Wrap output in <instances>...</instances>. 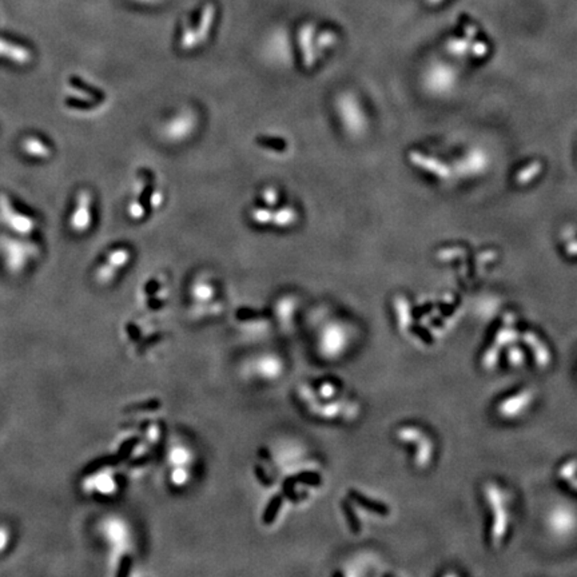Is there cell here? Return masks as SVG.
<instances>
[{"label":"cell","instance_id":"obj_1","mask_svg":"<svg viewBox=\"0 0 577 577\" xmlns=\"http://www.w3.org/2000/svg\"><path fill=\"white\" fill-rule=\"evenodd\" d=\"M0 212L7 221V224L19 234H30L35 228V222L31 218L14 210L13 205L10 203V199L6 194H0Z\"/></svg>","mask_w":577,"mask_h":577},{"label":"cell","instance_id":"obj_2","mask_svg":"<svg viewBox=\"0 0 577 577\" xmlns=\"http://www.w3.org/2000/svg\"><path fill=\"white\" fill-rule=\"evenodd\" d=\"M92 194L86 190L80 191V194L78 196V203H76V209L70 225L71 228L76 231V233H85L86 230H89L90 225H92Z\"/></svg>","mask_w":577,"mask_h":577},{"label":"cell","instance_id":"obj_3","mask_svg":"<svg viewBox=\"0 0 577 577\" xmlns=\"http://www.w3.org/2000/svg\"><path fill=\"white\" fill-rule=\"evenodd\" d=\"M577 517L575 511H572L569 506H559L555 508L550 512L549 516V525L552 531L560 536H565L572 533L576 529Z\"/></svg>","mask_w":577,"mask_h":577},{"label":"cell","instance_id":"obj_4","mask_svg":"<svg viewBox=\"0 0 577 577\" xmlns=\"http://www.w3.org/2000/svg\"><path fill=\"white\" fill-rule=\"evenodd\" d=\"M313 35H314V29L313 26H305L301 34H300V42H301V48H302V59H304V66L309 70L314 66V63L317 61V54L314 50V43H313Z\"/></svg>","mask_w":577,"mask_h":577},{"label":"cell","instance_id":"obj_5","mask_svg":"<svg viewBox=\"0 0 577 577\" xmlns=\"http://www.w3.org/2000/svg\"><path fill=\"white\" fill-rule=\"evenodd\" d=\"M0 57L7 58L19 64H26L31 61L30 51L27 48L8 45L4 41H0Z\"/></svg>","mask_w":577,"mask_h":577},{"label":"cell","instance_id":"obj_6","mask_svg":"<svg viewBox=\"0 0 577 577\" xmlns=\"http://www.w3.org/2000/svg\"><path fill=\"white\" fill-rule=\"evenodd\" d=\"M23 152L35 158H48L51 155V149L39 138H26L22 143Z\"/></svg>","mask_w":577,"mask_h":577},{"label":"cell","instance_id":"obj_7","mask_svg":"<svg viewBox=\"0 0 577 577\" xmlns=\"http://www.w3.org/2000/svg\"><path fill=\"white\" fill-rule=\"evenodd\" d=\"M297 221H298V213L293 207L286 206V207L279 209L278 212H274L272 224L278 228H288L294 225Z\"/></svg>","mask_w":577,"mask_h":577},{"label":"cell","instance_id":"obj_8","mask_svg":"<svg viewBox=\"0 0 577 577\" xmlns=\"http://www.w3.org/2000/svg\"><path fill=\"white\" fill-rule=\"evenodd\" d=\"M130 261V251L124 247L115 249L107 256V265L112 266L114 269H119Z\"/></svg>","mask_w":577,"mask_h":577},{"label":"cell","instance_id":"obj_9","mask_svg":"<svg viewBox=\"0 0 577 577\" xmlns=\"http://www.w3.org/2000/svg\"><path fill=\"white\" fill-rule=\"evenodd\" d=\"M282 502H284L282 496H274L270 502L268 504L265 512H263V516H262L263 524L270 525L273 523L275 517L278 515V512H279V509H281V506H282Z\"/></svg>","mask_w":577,"mask_h":577},{"label":"cell","instance_id":"obj_10","mask_svg":"<svg viewBox=\"0 0 577 577\" xmlns=\"http://www.w3.org/2000/svg\"><path fill=\"white\" fill-rule=\"evenodd\" d=\"M273 213L274 212L270 207L262 206V207H254V209L251 210V213H250V217H251V219H253L254 224L263 226V225H268V224L272 222Z\"/></svg>","mask_w":577,"mask_h":577},{"label":"cell","instance_id":"obj_11","mask_svg":"<svg viewBox=\"0 0 577 577\" xmlns=\"http://www.w3.org/2000/svg\"><path fill=\"white\" fill-rule=\"evenodd\" d=\"M295 483L305 484V485L319 486L322 484V479L319 473L316 472H302L297 476H294Z\"/></svg>","mask_w":577,"mask_h":577},{"label":"cell","instance_id":"obj_12","mask_svg":"<svg viewBox=\"0 0 577 577\" xmlns=\"http://www.w3.org/2000/svg\"><path fill=\"white\" fill-rule=\"evenodd\" d=\"M258 143L263 147L273 149L275 152H284L286 149V142L282 140L281 138H259Z\"/></svg>","mask_w":577,"mask_h":577},{"label":"cell","instance_id":"obj_13","mask_svg":"<svg viewBox=\"0 0 577 577\" xmlns=\"http://www.w3.org/2000/svg\"><path fill=\"white\" fill-rule=\"evenodd\" d=\"M265 316H268V313H263V312H258V310H254V309H247V307H241V309H238L237 310V313H235V319H238V321H253V319H262V317H265Z\"/></svg>","mask_w":577,"mask_h":577},{"label":"cell","instance_id":"obj_14","mask_svg":"<svg viewBox=\"0 0 577 577\" xmlns=\"http://www.w3.org/2000/svg\"><path fill=\"white\" fill-rule=\"evenodd\" d=\"M278 200H279V194H278V191L274 189V187H268V189H265L263 190V193H262V202H263V205L266 206V207H273L275 206L277 203H278Z\"/></svg>","mask_w":577,"mask_h":577},{"label":"cell","instance_id":"obj_15","mask_svg":"<svg viewBox=\"0 0 577 577\" xmlns=\"http://www.w3.org/2000/svg\"><path fill=\"white\" fill-rule=\"evenodd\" d=\"M161 408V401L158 400H149L145 402H139L136 405H131L130 408H127L126 411H149V410H156Z\"/></svg>","mask_w":577,"mask_h":577},{"label":"cell","instance_id":"obj_16","mask_svg":"<svg viewBox=\"0 0 577 577\" xmlns=\"http://www.w3.org/2000/svg\"><path fill=\"white\" fill-rule=\"evenodd\" d=\"M145 214H146V207L140 203V200L136 198L134 200H131L130 202V205H129V215L133 218V219H142L143 217H145Z\"/></svg>","mask_w":577,"mask_h":577},{"label":"cell","instance_id":"obj_17","mask_svg":"<svg viewBox=\"0 0 577 577\" xmlns=\"http://www.w3.org/2000/svg\"><path fill=\"white\" fill-rule=\"evenodd\" d=\"M138 444H139V439H138V437H131V439L124 441V442L122 444L119 453H118L119 458H121V460H126L127 457L131 455V452L136 449Z\"/></svg>","mask_w":577,"mask_h":577},{"label":"cell","instance_id":"obj_18","mask_svg":"<svg viewBox=\"0 0 577 577\" xmlns=\"http://www.w3.org/2000/svg\"><path fill=\"white\" fill-rule=\"evenodd\" d=\"M131 565H133V557H131L130 555H124V556L122 557L121 562H119V569H118V572H117V576H127V575L130 574Z\"/></svg>","mask_w":577,"mask_h":577},{"label":"cell","instance_id":"obj_19","mask_svg":"<svg viewBox=\"0 0 577 577\" xmlns=\"http://www.w3.org/2000/svg\"><path fill=\"white\" fill-rule=\"evenodd\" d=\"M297 483H295V480H294V477H288L285 480V483H284V493L288 496L290 500H293V502H297L298 500V496L295 495V490H294V485H295Z\"/></svg>","mask_w":577,"mask_h":577},{"label":"cell","instance_id":"obj_20","mask_svg":"<svg viewBox=\"0 0 577 577\" xmlns=\"http://www.w3.org/2000/svg\"><path fill=\"white\" fill-rule=\"evenodd\" d=\"M11 541V533L7 527L0 525V553H3Z\"/></svg>","mask_w":577,"mask_h":577},{"label":"cell","instance_id":"obj_21","mask_svg":"<svg viewBox=\"0 0 577 577\" xmlns=\"http://www.w3.org/2000/svg\"><path fill=\"white\" fill-rule=\"evenodd\" d=\"M344 509H345V512H346V518H348V521H349V525L350 528H351V531H360L358 520H357V517L354 516V512L351 511V508H350V505L348 502H344Z\"/></svg>","mask_w":577,"mask_h":577},{"label":"cell","instance_id":"obj_22","mask_svg":"<svg viewBox=\"0 0 577 577\" xmlns=\"http://www.w3.org/2000/svg\"><path fill=\"white\" fill-rule=\"evenodd\" d=\"M163 203V193L159 190L152 189V197H150V207L152 209H158L161 207Z\"/></svg>","mask_w":577,"mask_h":577},{"label":"cell","instance_id":"obj_23","mask_svg":"<svg viewBox=\"0 0 577 577\" xmlns=\"http://www.w3.org/2000/svg\"><path fill=\"white\" fill-rule=\"evenodd\" d=\"M254 472H256V476H257V479H258L259 483H261L262 485L270 486L273 484V481H272V480H270V477L265 473V471H263V468H262V467L256 465V467H254Z\"/></svg>","mask_w":577,"mask_h":577},{"label":"cell","instance_id":"obj_24","mask_svg":"<svg viewBox=\"0 0 577 577\" xmlns=\"http://www.w3.org/2000/svg\"><path fill=\"white\" fill-rule=\"evenodd\" d=\"M127 333L130 335L131 339H134V341H138V339L140 338V332H139V329H138L134 323H129V325H127Z\"/></svg>","mask_w":577,"mask_h":577},{"label":"cell","instance_id":"obj_25","mask_svg":"<svg viewBox=\"0 0 577 577\" xmlns=\"http://www.w3.org/2000/svg\"><path fill=\"white\" fill-rule=\"evenodd\" d=\"M159 288H161L159 282H158L156 279H152V281H150V282L146 285V293H147L149 295H154Z\"/></svg>","mask_w":577,"mask_h":577},{"label":"cell","instance_id":"obj_26","mask_svg":"<svg viewBox=\"0 0 577 577\" xmlns=\"http://www.w3.org/2000/svg\"><path fill=\"white\" fill-rule=\"evenodd\" d=\"M162 305H163V302H162L161 300H158V298H152V300L149 301V306H150L152 309H154V310L159 309Z\"/></svg>","mask_w":577,"mask_h":577}]
</instances>
